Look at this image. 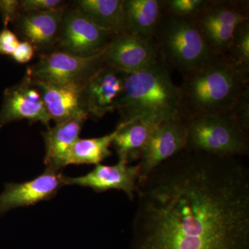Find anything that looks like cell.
I'll return each instance as SVG.
<instances>
[{"label":"cell","mask_w":249,"mask_h":249,"mask_svg":"<svg viewBox=\"0 0 249 249\" xmlns=\"http://www.w3.org/2000/svg\"><path fill=\"white\" fill-rule=\"evenodd\" d=\"M130 249H249V170L183 150L138 182Z\"/></svg>","instance_id":"1"},{"label":"cell","mask_w":249,"mask_h":249,"mask_svg":"<svg viewBox=\"0 0 249 249\" xmlns=\"http://www.w3.org/2000/svg\"><path fill=\"white\" fill-rule=\"evenodd\" d=\"M172 70L160 58L148 70L126 73L119 111L120 123L143 120L160 124L182 119L181 95Z\"/></svg>","instance_id":"2"},{"label":"cell","mask_w":249,"mask_h":249,"mask_svg":"<svg viewBox=\"0 0 249 249\" xmlns=\"http://www.w3.org/2000/svg\"><path fill=\"white\" fill-rule=\"evenodd\" d=\"M248 85L224 56L214 55L183 76L178 88L183 119L227 114Z\"/></svg>","instance_id":"3"},{"label":"cell","mask_w":249,"mask_h":249,"mask_svg":"<svg viewBox=\"0 0 249 249\" xmlns=\"http://www.w3.org/2000/svg\"><path fill=\"white\" fill-rule=\"evenodd\" d=\"M154 40L162 60L182 77L196 71L216 55L194 21L164 13Z\"/></svg>","instance_id":"4"},{"label":"cell","mask_w":249,"mask_h":249,"mask_svg":"<svg viewBox=\"0 0 249 249\" xmlns=\"http://www.w3.org/2000/svg\"><path fill=\"white\" fill-rule=\"evenodd\" d=\"M186 121L185 150L222 157H241L249 152V132L229 113Z\"/></svg>","instance_id":"5"},{"label":"cell","mask_w":249,"mask_h":249,"mask_svg":"<svg viewBox=\"0 0 249 249\" xmlns=\"http://www.w3.org/2000/svg\"><path fill=\"white\" fill-rule=\"evenodd\" d=\"M249 20V0H208L194 19L214 55L227 52L236 28Z\"/></svg>","instance_id":"6"},{"label":"cell","mask_w":249,"mask_h":249,"mask_svg":"<svg viewBox=\"0 0 249 249\" xmlns=\"http://www.w3.org/2000/svg\"><path fill=\"white\" fill-rule=\"evenodd\" d=\"M105 51L95 56L85 58L54 49L40 55L34 65L28 67L26 73L32 79L45 83L83 87L106 63Z\"/></svg>","instance_id":"7"},{"label":"cell","mask_w":249,"mask_h":249,"mask_svg":"<svg viewBox=\"0 0 249 249\" xmlns=\"http://www.w3.org/2000/svg\"><path fill=\"white\" fill-rule=\"evenodd\" d=\"M114 34L100 29L74 6H67L55 49L78 55L93 57L102 53Z\"/></svg>","instance_id":"8"},{"label":"cell","mask_w":249,"mask_h":249,"mask_svg":"<svg viewBox=\"0 0 249 249\" xmlns=\"http://www.w3.org/2000/svg\"><path fill=\"white\" fill-rule=\"evenodd\" d=\"M126 73L105 63L87 80L82 90L85 111L94 120L118 110L124 95Z\"/></svg>","instance_id":"9"},{"label":"cell","mask_w":249,"mask_h":249,"mask_svg":"<svg viewBox=\"0 0 249 249\" xmlns=\"http://www.w3.org/2000/svg\"><path fill=\"white\" fill-rule=\"evenodd\" d=\"M107 65L125 73L145 71L160 57L155 40H146L124 31L114 35L104 53Z\"/></svg>","instance_id":"10"},{"label":"cell","mask_w":249,"mask_h":249,"mask_svg":"<svg viewBox=\"0 0 249 249\" xmlns=\"http://www.w3.org/2000/svg\"><path fill=\"white\" fill-rule=\"evenodd\" d=\"M27 120L50 127L52 121L40 90L26 73L18 84L5 90L0 111V129L10 123Z\"/></svg>","instance_id":"11"},{"label":"cell","mask_w":249,"mask_h":249,"mask_svg":"<svg viewBox=\"0 0 249 249\" xmlns=\"http://www.w3.org/2000/svg\"><path fill=\"white\" fill-rule=\"evenodd\" d=\"M186 142L184 119H172L157 124L141 154L139 181L146 178L165 160L185 150Z\"/></svg>","instance_id":"12"},{"label":"cell","mask_w":249,"mask_h":249,"mask_svg":"<svg viewBox=\"0 0 249 249\" xmlns=\"http://www.w3.org/2000/svg\"><path fill=\"white\" fill-rule=\"evenodd\" d=\"M67 6L45 11L19 12L15 19V28L23 41H27L40 55L56 47L62 18Z\"/></svg>","instance_id":"13"},{"label":"cell","mask_w":249,"mask_h":249,"mask_svg":"<svg viewBox=\"0 0 249 249\" xmlns=\"http://www.w3.org/2000/svg\"><path fill=\"white\" fill-rule=\"evenodd\" d=\"M65 177L58 172L47 169L30 181L6 183L0 194V214L52 199L62 187L66 186Z\"/></svg>","instance_id":"14"},{"label":"cell","mask_w":249,"mask_h":249,"mask_svg":"<svg viewBox=\"0 0 249 249\" xmlns=\"http://www.w3.org/2000/svg\"><path fill=\"white\" fill-rule=\"evenodd\" d=\"M140 178L139 165H130L124 161L116 165H96L89 173L76 178L65 177V184L90 188L97 193L109 190L124 191L133 199L138 190Z\"/></svg>","instance_id":"15"},{"label":"cell","mask_w":249,"mask_h":249,"mask_svg":"<svg viewBox=\"0 0 249 249\" xmlns=\"http://www.w3.org/2000/svg\"><path fill=\"white\" fill-rule=\"evenodd\" d=\"M31 80L40 90L46 109L55 124L74 118L85 121L89 118L82 99L83 87L55 85Z\"/></svg>","instance_id":"16"},{"label":"cell","mask_w":249,"mask_h":249,"mask_svg":"<svg viewBox=\"0 0 249 249\" xmlns=\"http://www.w3.org/2000/svg\"><path fill=\"white\" fill-rule=\"evenodd\" d=\"M85 122L84 119L74 118L55 124L42 132L45 144L44 161L47 169L58 172L67 166L69 153L79 139Z\"/></svg>","instance_id":"17"},{"label":"cell","mask_w":249,"mask_h":249,"mask_svg":"<svg viewBox=\"0 0 249 249\" xmlns=\"http://www.w3.org/2000/svg\"><path fill=\"white\" fill-rule=\"evenodd\" d=\"M124 31L153 40L163 14V0H124Z\"/></svg>","instance_id":"18"},{"label":"cell","mask_w":249,"mask_h":249,"mask_svg":"<svg viewBox=\"0 0 249 249\" xmlns=\"http://www.w3.org/2000/svg\"><path fill=\"white\" fill-rule=\"evenodd\" d=\"M73 6L100 29L114 35L124 31V0H78Z\"/></svg>","instance_id":"19"},{"label":"cell","mask_w":249,"mask_h":249,"mask_svg":"<svg viewBox=\"0 0 249 249\" xmlns=\"http://www.w3.org/2000/svg\"><path fill=\"white\" fill-rule=\"evenodd\" d=\"M121 128L113 140L112 145L119 161L129 163L140 159L142 149L152 131L157 127L155 123L137 120L119 123Z\"/></svg>","instance_id":"20"},{"label":"cell","mask_w":249,"mask_h":249,"mask_svg":"<svg viewBox=\"0 0 249 249\" xmlns=\"http://www.w3.org/2000/svg\"><path fill=\"white\" fill-rule=\"evenodd\" d=\"M120 128L121 124H119L112 132L103 137L78 139L69 153L67 166L69 165L100 164L112 154L109 147Z\"/></svg>","instance_id":"21"},{"label":"cell","mask_w":249,"mask_h":249,"mask_svg":"<svg viewBox=\"0 0 249 249\" xmlns=\"http://www.w3.org/2000/svg\"><path fill=\"white\" fill-rule=\"evenodd\" d=\"M223 56L249 83V20L236 28L231 42Z\"/></svg>","instance_id":"22"},{"label":"cell","mask_w":249,"mask_h":249,"mask_svg":"<svg viewBox=\"0 0 249 249\" xmlns=\"http://www.w3.org/2000/svg\"><path fill=\"white\" fill-rule=\"evenodd\" d=\"M207 2L208 0H163V13L194 20Z\"/></svg>","instance_id":"23"},{"label":"cell","mask_w":249,"mask_h":249,"mask_svg":"<svg viewBox=\"0 0 249 249\" xmlns=\"http://www.w3.org/2000/svg\"><path fill=\"white\" fill-rule=\"evenodd\" d=\"M227 113L244 130L249 132V85L246 87L231 109Z\"/></svg>","instance_id":"24"},{"label":"cell","mask_w":249,"mask_h":249,"mask_svg":"<svg viewBox=\"0 0 249 249\" xmlns=\"http://www.w3.org/2000/svg\"><path fill=\"white\" fill-rule=\"evenodd\" d=\"M67 5V1L62 0H22L19 4V12L50 11Z\"/></svg>","instance_id":"25"},{"label":"cell","mask_w":249,"mask_h":249,"mask_svg":"<svg viewBox=\"0 0 249 249\" xmlns=\"http://www.w3.org/2000/svg\"><path fill=\"white\" fill-rule=\"evenodd\" d=\"M20 1L18 0H0V16L4 29L7 28L10 23L14 22L19 14Z\"/></svg>","instance_id":"26"},{"label":"cell","mask_w":249,"mask_h":249,"mask_svg":"<svg viewBox=\"0 0 249 249\" xmlns=\"http://www.w3.org/2000/svg\"><path fill=\"white\" fill-rule=\"evenodd\" d=\"M20 41L18 36L8 28L0 32V54L11 55L17 48Z\"/></svg>","instance_id":"27"},{"label":"cell","mask_w":249,"mask_h":249,"mask_svg":"<svg viewBox=\"0 0 249 249\" xmlns=\"http://www.w3.org/2000/svg\"><path fill=\"white\" fill-rule=\"evenodd\" d=\"M35 53V49L32 45L27 41H22L11 56L18 63L26 64L32 60Z\"/></svg>","instance_id":"28"}]
</instances>
